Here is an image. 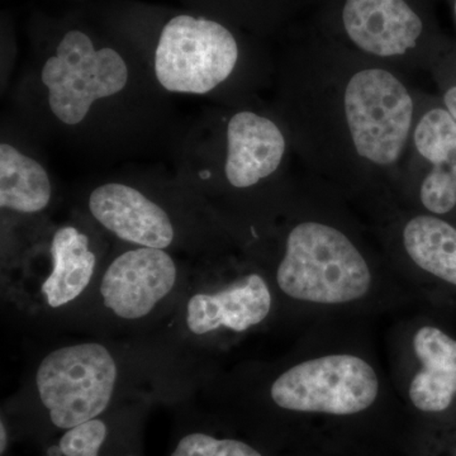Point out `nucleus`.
<instances>
[{
  "label": "nucleus",
  "instance_id": "1a4fd4ad",
  "mask_svg": "<svg viewBox=\"0 0 456 456\" xmlns=\"http://www.w3.org/2000/svg\"><path fill=\"white\" fill-rule=\"evenodd\" d=\"M379 391V377L367 360L329 354L287 369L270 387V397L293 412L350 416L373 406Z\"/></svg>",
  "mask_w": 456,
  "mask_h": 456
},
{
  "label": "nucleus",
  "instance_id": "7ed1b4c3",
  "mask_svg": "<svg viewBox=\"0 0 456 456\" xmlns=\"http://www.w3.org/2000/svg\"><path fill=\"white\" fill-rule=\"evenodd\" d=\"M142 60L159 89L171 95L240 104L263 98L275 61L237 26L188 7L116 0L97 8Z\"/></svg>",
  "mask_w": 456,
  "mask_h": 456
},
{
  "label": "nucleus",
  "instance_id": "20e7f679",
  "mask_svg": "<svg viewBox=\"0 0 456 456\" xmlns=\"http://www.w3.org/2000/svg\"><path fill=\"white\" fill-rule=\"evenodd\" d=\"M169 152L176 176L207 203L227 204L236 224L265 208L293 179L292 140L263 98L204 108L182 122Z\"/></svg>",
  "mask_w": 456,
  "mask_h": 456
},
{
  "label": "nucleus",
  "instance_id": "f3484780",
  "mask_svg": "<svg viewBox=\"0 0 456 456\" xmlns=\"http://www.w3.org/2000/svg\"><path fill=\"white\" fill-rule=\"evenodd\" d=\"M106 437V424L102 419H94L66 430L59 446L65 456H98Z\"/></svg>",
  "mask_w": 456,
  "mask_h": 456
},
{
  "label": "nucleus",
  "instance_id": "f03ea898",
  "mask_svg": "<svg viewBox=\"0 0 456 456\" xmlns=\"http://www.w3.org/2000/svg\"><path fill=\"white\" fill-rule=\"evenodd\" d=\"M417 89L404 71L316 45L275 61L270 103L310 176L380 215L398 206Z\"/></svg>",
  "mask_w": 456,
  "mask_h": 456
},
{
  "label": "nucleus",
  "instance_id": "dca6fc26",
  "mask_svg": "<svg viewBox=\"0 0 456 456\" xmlns=\"http://www.w3.org/2000/svg\"><path fill=\"white\" fill-rule=\"evenodd\" d=\"M171 456H263L253 446L232 439H216L209 435L189 434L183 437Z\"/></svg>",
  "mask_w": 456,
  "mask_h": 456
},
{
  "label": "nucleus",
  "instance_id": "6ab92c4d",
  "mask_svg": "<svg viewBox=\"0 0 456 456\" xmlns=\"http://www.w3.org/2000/svg\"><path fill=\"white\" fill-rule=\"evenodd\" d=\"M184 7L197 9L203 13L220 18V0H179Z\"/></svg>",
  "mask_w": 456,
  "mask_h": 456
},
{
  "label": "nucleus",
  "instance_id": "a211bd4d",
  "mask_svg": "<svg viewBox=\"0 0 456 456\" xmlns=\"http://www.w3.org/2000/svg\"><path fill=\"white\" fill-rule=\"evenodd\" d=\"M430 75L436 86L437 97L456 121V47L441 57Z\"/></svg>",
  "mask_w": 456,
  "mask_h": 456
},
{
  "label": "nucleus",
  "instance_id": "6e6552de",
  "mask_svg": "<svg viewBox=\"0 0 456 456\" xmlns=\"http://www.w3.org/2000/svg\"><path fill=\"white\" fill-rule=\"evenodd\" d=\"M117 375L110 350L97 342H86L60 347L45 356L36 373V387L51 422L70 430L107 410Z\"/></svg>",
  "mask_w": 456,
  "mask_h": 456
},
{
  "label": "nucleus",
  "instance_id": "39448f33",
  "mask_svg": "<svg viewBox=\"0 0 456 456\" xmlns=\"http://www.w3.org/2000/svg\"><path fill=\"white\" fill-rule=\"evenodd\" d=\"M84 206L102 230L141 248L169 251L187 233L206 237L218 224L211 204L160 167H128L92 183Z\"/></svg>",
  "mask_w": 456,
  "mask_h": 456
},
{
  "label": "nucleus",
  "instance_id": "9b49d317",
  "mask_svg": "<svg viewBox=\"0 0 456 456\" xmlns=\"http://www.w3.org/2000/svg\"><path fill=\"white\" fill-rule=\"evenodd\" d=\"M42 141L14 114H7L0 134V208L3 213L36 216L46 211L55 183L41 149Z\"/></svg>",
  "mask_w": 456,
  "mask_h": 456
},
{
  "label": "nucleus",
  "instance_id": "aec40b11",
  "mask_svg": "<svg viewBox=\"0 0 456 456\" xmlns=\"http://www.w3.org/2000/svg\"><path fill=\"white\" fill-rule=\"evenodd\" d=\"M7 431H5L4 422L2 421L0 424V452L2 455L4 454L5 448H7Z\"/></svg>",
  "mask_w": 456,
  "mask_h": 456
},
{
  "label": "nucleus",
  "instance_id": "4be33fe9",
  "mask_svg": "<svg viewBox=\"0 0 456 456\" xmlns=\"http://www.w3.org/2000/svg\"><path fill=\"white\" fill-rule=\"evenodd\" d=\"M452 11H454V16L456 20V0H452Z\"/></svg>",
  "mask_w": 456,
  "mask_h": 456
},
{
  "label": "nucleus",
  "instance_id": "9d476101",
  "mask_svg": "<svg viewBox=\"0 0 456 456\" xmlns=\"http://www.w3.org/2000/svg\"><path fill=\"white\" fill-rule=\"evenodd\" d=\"M176 279L178 265L169 251L131 246L110 261L102 277L101 296L117 317L140 320L169 296Z\"/></svg>",
  "mask_w": 456,
  "mask_h": 456
},
{
  "label": "nucleus",
  "instance_id": "4468645a",
  "mask_svg": "<svg viewBox=\"0 0 456 456\" xmlns=\"http://www.w3.org/2000/svg\"><path fill=\"white\" fill-rule=\"evenodd\" d=\"M419 369L408 387L417 410L439 413L448 410L456 397V340L439 327H419L412 338Z\"/></svg>",
  "mask_w": 456,
  "mask_h": 456
},
{
  "label": "nucleus",
  "instance_id": "f8f14e48",
  "mask_svg": "<svg viewBox=\"0 0 456 456\" xmlns=\"http://www.w3.org/2000/svg\"><path fill=\"white\" fill-rule=\"evenodd\" d=\"M383 241L410 268L456 287V221L397 206L379 215Z\"/></svg>",
  "mask_w": 456,
  "mask_h": 456
},
{
  "label": "nucleus",
  "instance_id": "ddd939ff",
  "mask_svg": "<svg viewBox=\"0 0 456 456\" xmlns=\"http://www.w3.org/2000/svg\"><path fill=\"white\" fill-rule=\"evenodd\" d=\"M272 305V292L265 279L257 273H250L218 292L191 297L185 321L188 329L196 335L220 329L245 332L264 322Z\"/></svg>",
  "mask_w": 456,
  "mask_h": 456
},
{
  "label": "nucleus",
  "instance_id": "423d86ee",
  "mask_svg": "<svg viewBox=\"0 0 456 456\" xmlns=\"http://www.w3.org/2000/svg\"><path fill=\"white\" fill-rule=\"evenodd\" d=\"M338 27L345 47L408 75L430 74L450 50L411 0H342Z\"/></svg>",
  "mask_w": 456,
  "mask_h": 456
},
{
  "label": "nucleus",
  "instance_id": "2eb2a0df",
  "mask_svg": "<svg viewBox=\"0 0 456 456\" xmlns=\"http://www.w3.org/2000/svg\"><path fill=\"white\" fill-rule=\"evenodd\" d=\"M51 272L42 285L50 307L59 308L75 301L88 287L98 255L92 237L75 222H66L53 231L49 242Z\"/></svg>",
  "mask_w": 456,
  "mask_h": 456
},
{
  "label": "nucleus",
  "instance_id": "412c9836",
  "mask_svg": "<svg viewBox=\"0 0 456 456\" xmlns=\"http://www.w3.org/2000/svg\"><path fill=\"white\" fill-rule=\"evenodd\" d=\"M47 455L49 456H61L62 452L61 449H60V446H53V448L49 449V452H47Z\"/></svg>",
  "mask_w": 456,
  "mask_h": 456
},
{
  "label": "nucleus",
  "instance_id": "0eeeda50",
  "mask_svg": "<svg viewBox=\"0 0 456 456\" xmlns=\"http://www.w3.org/2000/svg\"><path fill=\"white\" fill-rule=\"evenodd\" d=\"M397 200L411 211L456 221V121L436 93L417 89Z\"/></svg>",
  "mask_w": 456,
  "mask_h": 456
},
{
  "label": "nucleus",
  "instance_id": "f257e3e1",
  "mask_svg": "<svg viewBox=\"0 0 456 456\" xmlns=\"http://www.w3.org/2000/svg\"><path fill=\"white\" fill-rule=\"evenodd\" d=\"M29 32L12 114L42 142L107 163L169 151L183 122L173 97L97 8L37 18Z\"/></svg>",
  "mask_w": 456,
  "mask_h": 456
}]
</instances>
